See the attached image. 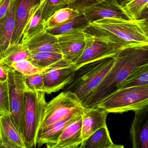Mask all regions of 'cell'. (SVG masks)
<instances>
[{
    "label": "cell",
    "instance_id": "obj_1",
    "mask_svg": "<svg viewBox=\"0 0 148 148\" xmlns=\"http://www.w3.org/2000/svg\"><path fill=\"white\" fill-rule=\"evenodd\" d=\"M148 63V45L128 47L116 55L114 65L100 85L91 93L83 106L86 109L97 107L107 97L118 90L135 69Z\"/></svg>",
    "mask_w": 148,
    "mask_h": 148
},
{
    "label": "cell",
    "instance_id": "obj_2",
    "mask_svg": "<svg viewBox=\"0 0 148 148\" xmlns=\"http://www.w3.org/2000/svg\"><path fill=\"white\" fill-rule=\"evenodd\" d=\"M116 55L91 61L78 67L72 81L64 88V91L75 94L83 106L111 70Z\"/></svg>",
    "mask_w": 148,
    "mask_h": 148
},
{
    "label": "cell",
    "instance_id": "obj_3",
    "mask_svg": "<svg viewBox=\"0 0 148 148\" xmlns=\"http://www.w3.org/2000/svg\"><path fill=\"white\" fill-rule=\"evenodd\" d=\"M87 26L109 33L131 47L148 45V18H108L90 22Z\"/></svg>",
    "mask_w": 148,
    "mask_h": 148
},
{
    "label": "cell",
    "instance_id": "obj_4",
    "mask_svg": "<svg viewBox=\"0 0 148 148\" xmlns=\"http://www.w3.org/2000/svg\"><path fill=\"white\" fill-rule=\"evenodd\" d=\"M86 46L81 57L75 63L77 68L91 61L114 56L131 47L105 31L86 26Z\"/></svg>",
    "mask_w": 148,
    "mask_h": 148
},
{
    "label": "cell",
    "instance_id": "obj_5",
    "mask_svg": "<svg viewBox=\"0 0 148 148\" xmlns=\"http://www.w3.org/2000/svg\"><path fill=\"white\" fill-rule=\"evenodd\" d=\"M45 92L26 87L25 114L22 135L26 148L36 147L37 138L47 104Z\"/></svg>",
    "mask_w": 148,
    "mask_h": 148
},
{
    "label": "cell",
    "instance_id": "obj_6",
    "mask_svg": "<svg viewBox=\"0 0 148 148\" xmlns=\"http://www.w3.org/2000/svg\"><path fill=\"white\" fill-rule=\"evenodd\" d=\"M148 105V85L119 89L104 99L97 107L109 113L136 111Z\"/></svg>",
    "mask_w": 148,
    "mask_h": 148
},
{
    "label": "cell",
    "instance_id": "obj_7",
    "mask_svg": "<svg viewBox=\"0 0 148 148\" xmlns=\"http://www.w3.org/2000/svg\"><path fill=\"white\" fill-rule=\"evenodd\" d=\"M88 109L83 106L75 94L64 91L47 103L40 129L70 116L82 115Z\"/></svg>",
    "mask_w": 148,
    "mask_h": 148
},
{
    "label": "cell",
    "instance_id": "obj_8",
    "mask_svg": "<svg viewBox=\"0 0 148 148\" xmlns=\"http://www.w3.org/2000/svg\"><path fill=\"white\" fill-rule=\"evenodd\" d=\"M25 75L10 67L8 79L10 96V114L14 125L21 135L25 102Z\"/></svg>",
    "mask_w": 148,
    "mask_h": 148
},
{
    "label": "cell",
    "instance_id": "obj_9",
    "mask_svg": "<svg viewBox=\"0 0 148 148\" xmlns=\"http://www.w3.org/2000/svg\"><path fill=\"white\" fill-rule=\"evenodd\" d=\"M76 69L75 64L64 58L45 69L43 91L49 94L64 89L72 81Z\"/></svg>",
    "mask_w": 148,
    "mask_h": 148
},
{
    "label": "cell",
    "instance_id": "obj_10",
    "mask_svg": "<svg viewBox=\"0 0 148 148\" xmlns=\"http://www.w3.org/2000/svg\"><path fill=\"white\" fill-rule=\"evenodd\" d=\"M86 27L76 28L57 36L63 58L73 64L81 57L84 50Z\"/></svg>",
    "mask_w": 148,
    "mask_h": 148
},
{
    "label": "cell",
    "instance_id": "obj_11",
    "mask_svg": "<svg viewBox=\"0 0 148 148\" xmlns=\"http://www.w3.org/2000/svg\"><path fill=\"white\" fill-rule=\"evenodd\" d=\"M81 12L89 23L108 18L130 20L118 0H101L86 7Z\"/></svg>",
    "mask_w": 148,
    "mask_h": 148
},
{
    "label": "cell",
    "instance_id": "obj_12",
    "mask_svg": "<svg viewBox=\"0 0 148 148\" xmlns=\"http://www.w3.org/2000/svg\"><path fill=\"white\" fill-rule=\"evenodd\" d=\"M40 3V0H17L15 26L11 45L21 42L27 22Z\"/></svg>",
    "mask_w": 148,
    "mask_h": 148
},
{
    "label": "cell",
    "instance_id": "obj_13",
    "mask_svg": "<svg viewBox=\"0 0 148 148\" xmlns=\"http://www.w3.org/2000/svg\"><path fill=\"white\" fill-rule=\"evenodd\" d=\"M130 129L133 148H148V105L135 111Z\"/></svg>",
    "mask_w": 148,
    "mask_h": 148
},
{
    "label": "cell",
    "instance_id": "obj_14",
    "mask_svg": "<svg viewBox=\"0 0 148 148\" xmlns=\"http://www.w3.org/2000/svg\"><path fill=\"white\" fill-rule=\"evenodd\" d=\"M0 147L26 148L23 136L14 125L10 114L0 115Z\"/></svg>",
    "mask_w": 148,
    "mask_h": 148
},
{
    "label": "cell",
    "instance_id": "obj_15",
    "mask_svg": "<svg viewBox=\"0 0 148 148\" xmlns=\"http://www.w3.org/2000/svg\"><path fill=\"white\" fill-rule=\"evenodd\" d=\"M82 125L81 115L66 126L52 148H80L83 143Z\"/></svg>",
    "mask_w": 148,
    "mask_h": 148
},
{
    "label": "cell",
    "instance_id": "obj_16",
    "mask_svg": "<svg viewBox=\"0 0 148 148\" xmlns=\"http://www.w3.org/2000/svg\"><path fill=\"white\" fill-rule=\"evenodd\" d=\"M109 113L105 109L97 107L88 109L82 115V143L97 130L107 126L106 120Z\"/></svg>",
    "mask_w": 148,
    "mask_h": 148
},
{
    "label": "cell",
    "instance_id": "obj_17",
    "mask_svg": "<svg viewBox=\"0 0 148 148\" xmlns=\"http://www.w3.org/2000/svg\"><path fill=\"white\" fill-rule=\"evenodd\" d=\"M17 0H13L8 12L0 19L1 59L3 58L11 44L15 26V12Z\"/></svg>",
    "mask_w": 148,
    "mask_h": 148
},
{
    "label": "cell",
    "instance_id": "obj_18",
    "mask_svg": "<svg viewBox=\"0 0 148 148\" xmlns=\"http://www.w3.org/2000/svg\"><path fill=\"white\" fill-rule=\"evenodd\" d=\"M79 116L81 115L70 116L53 124L39 129L37 138L38 147L46 144L47 148H52L66 126Z\"/></svg>",
    "mask_w": 148,
    "mask_h": 148
},
{
    "label": "cell",
    "instance_id": "obj_19",
    "mask_svg": "<svg viewBox=\"0 0 148 148\" xmlns=\"http://www.w3.org/2000/svg\"><path fill=\"white\" fill-rule=\"evenodd\" d=\"M22 43L31 53L41 52L61 53L58 44L57 36L51 34L47 30L39 34L29 40Z\"/></svg>",
    "mask_w": 148,
    "mask_h": 148
},
{
    "label": "cell",
    "instance_id": "obj_20",
    "mask_svg": "<svg viewBox=\"0 0 148 148\" xmlns=\"http://www.w3.org/2000/svg\"><path fill=\"white\" fill-rule=\"evenodd\" d=\"M112 142L107 126L99 128L82 143L80 148H123Z\"/></svg>",
    "mask_w": 148,
    "mask_h": 148
},
{
    "label": "cell",
    "instance_id": "obj_21",
    "mask_svg": "<svg viewBox=\"0 0 148 148\" xmlns=\"http://www.w3.org/2000/svg\"><path fill=\"white\" fill-rule=\"evenodd\" d=\"M43 2L40 4L33 14L24 30L21 42H25L42 32L47 30L45 23L42 18Z\"/></svg>",
    "mask_w": 148,
    "mask_h": 148
},
{
    "label": "cell",
    "instance_id": "obj_22",
    "mask_svg": "<svg viewBox=\"0 0 148 148\" xmlns=\"http://www.w3.org/2000/svg\"><path fill=\"white\" fill-rule=\"evenodd\" d=\"M89 23L84 14L81 12L65 22L48 28L47 31L51 34L58 36L76 28L86 26Z\"/></svg>",
    "mask_w": 148,
    "mask_h": 148
},
{
    "label": "cell",
    "instance_id": "obj_23",
    "mask_svg": "<svg viewBox=\"0 0 148 148\" xmlns=\"http://www.w3.org/2000/svg\"><path fill=\"white\" fill-rule=\"evenodd\" d=\"M31 52L22 42L11 45L0 59V63L10 66L12 63L21 60H28Z\"/></svg>",
    "mask_w": 148,
    "mask_h": 148
},
{
    "label": "cell",
    "instance_id": "obj_24",
    "mask_svg": "<svg viewBox=\"0 0 148 148\" xmlns=\"http://www.w3.org/2000/svg\"><path fill=\"white\" fill-rule=\"evenodd\" d=\"M61 53L52 52H41L31 53L27 60L42 71L62 59Z\"/></svg>",
    "mask_w": 148,
    "mask_h": 148
},
{
    "label": "cell",
    "instance_id": "obj_25",
    "mask_svg": "<svg viewBox=\"0 0 148 148\" xmlns=\"http://www.w3.org/2000/svg\"><path fill=\"white\" fill-rule=\"evenodd\" d=\"M146 85H148V63L135 69L130 75L119 84L118 90L132 86Z\"/></svg>",
    "mask_w": 148,
    "mask_h": 148
},
{
    "label": "cell",
    "instance_id": "obj_26",
    "mask_svg": "<svg viewBox=\"0 0 148 148\" xmlns=\"http://www.w3.org/2000/svg\"><path fill=\"white\" fill-rule=\"evenodd\" d=\"M81 12L69 7L63 8L55 12L46 21L45 26L47 29L60 25Z\"/></svg>",
    "mask_w": 148,
    "mask_h": 148
},
{
    "label": "cell",
    "instance_id": "obj_27",
    "mask_svg": "<svg viewBox=\"0 0 148 148\" xmlns=\"http://www.w3.org/2000/svg\"><path fill=\"white\" fill-rule=\"evenodd\" d=\"M43 2L42 18L45 23L58 10L66 7L71 0H40Z\"/></svg>",
    "mask_w": 148,
    "mask_h": 148
},
{
    "label": "cell",
    "instance_id": "obj_28",
    "mask_svg": "<svg viewBox=\"0 0 148 148\" xmlns=\"http://www.w3.org/2000/svg\"><path fill=\"white\" fill-rule=\"evenodd\" d=\"M148 4V0H131L123 6L125 12L132 20L139 19Z\"/></svg>",
    "mask_w": 148,
    "mask_h": 148
},
{
    "label": "cell",
    "instance_id": "obj_29",
    "mask_svg": "<svg viewBox=\"0 0 148 148\" xmlns=\"http://www.w3.org/2000/svg\"><path fill=\"white\" fill-rule=\"evenodd\" d=\"M10 114V96L7 81L0 82V115Z\"/></svg>",
    "mask_w": 148,
    "mask_h": 148
},
{
    "label": "cell",
    "instance_id": "obj_30",
    "mask_svg": "<svg viewBox=\"0 0 148 148\" xmlns=\"http://www.w3.org/2000/svg\"><path fill=\"white\" fill-rule=\"evenodd\" d=\"M9 67L13 68L25 76H28L44 71L35 66L27 60L12 63Z\"/></svg>",
    "mask_w": 148,
    "mask_h": 148
},
{
    "label": "cell",
    "instance_id": "obj_31",
    "mask_svg": "<svg viewBox=\"0 0 148 148\" xmlns=\"http://www.w3.org/2000/svg\"><path fill=\"white\" fill-rule=\"evenodd\" d=\"M42 72L25 76V82L27 88L34 91H43L44 83Z\"/></svg>",
    "mask_w": 148,
    "mask_h": 148
},
{
    "label": "cell",
    "instance_id": "obj_32",
    "mask_svg": "<svg viewBox=\"0 0 148 148\" xmlns=\"http://www.w3.org/2000/svg\"><path fill=\"white\" fill-rule=\"evenodd\" d=\"M100 1L101 0H73L67 7L81 12L86 7Z\"/></svg>",
    "mask_w": 148,
    "mask_h": 148
},
{
    "label": "cell",
    "instance_id": "obj_33",
    "mask_svg": "<svg viewBox=\"0 0 148 148\" xmlns=\"http://www.w3.org/2000/svg\"><path fill=\"white\" fill-rule=\"evenodd\" d=\"M13 0H0V19L6 14Z\"/></svg>",
    "mask_w": 148,
    "mask_h": 148
},
{
    "label": "cell",
    "instance_id": "obj_34",
    "mask_svg": "<svg viewBox=\"0 0 148 148\" xmlns=\"http://www.w3.org/2000/svg\"><path fill=\"white\" fill-rule=\"evenodd\" d=\"M0 82L7 81L10 67L4 63H0Z\"/></svg>",
    "mask_w": 148,
    "mask_h": 148
},
{
    "label": "cell",
    "instance_id": "obj_35",
    "mask_svg": "<svg viewBox=\"0 0 148 148\" xmlns=\"http://www.w3.org/2000/svg\"><path fill=\"white\" fill-rule=\"evenodd\" d=\"M140 18H148V4L141 14Z\"/></svg>",
    "mask_w": 148,
    "mask_h": 148
},
{
    "label": "cell",
    "instance_id": "obj_36",
    "mask_svg": "<svg viewBox=\"0 0 148 148\" xmlns=\"http://www.w3.org/2000/svg\"><path fill=\"white\" fill-rule=\"evenodd\" d=\"M131 0H118V1L119 2V4L122 6H124L127 3L130 2Z\"/></svg>",
    "mask_w": 148,
    "mask_h": 148
},
{
    "label": "cell",
    "instance_id": "obj_37",
    "mask_svg": "<svg viewBox=\"0 0 148 148\" xmlns=\"http://www.w3.org/2000/svg\"><path fill=\"white\" fill-rule=\"evenodd\" d=\"M73 0H71V1H72Z\"/></svg>",
    "mask_w": 148,
    "mask_h": 148
}]
</instances>
